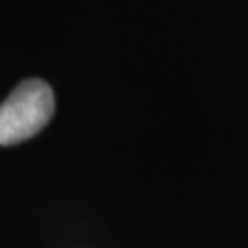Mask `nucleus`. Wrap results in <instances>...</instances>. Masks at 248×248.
I'll return each mask as SVG.
<instances>
[{
	"mask_svg": "<svg viewBox=\"0 0 248 248\" xmlns=\"http://www.w3.org/2000/svg\"><path fill=\"white\" fill-rule=\"evenodd\" d=\"M54 114L52 87L42 79H25L0 104V145L31 139Z\"/></svg>",
	"mask_w": 248,
	"mask_h": 248,
	"instance_id": "1",
	"label": "nucleus"
}]
</instances>
